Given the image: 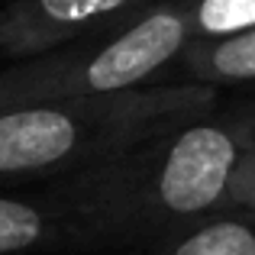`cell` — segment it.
Returning a JSON list of instances; mask_svg holds the SVG:
<instances>
[{"label": "cell", "mask_w": 255, "mask_h": 255, "mask_svg": "<svg viewBox=\"0 0 255 255\" xmlns=\"http://www.w3.org/2000/svg\"><path fill=\"white\" fill-rule=\"evenodd\" d=\"M255 145V100L213 107L75 178L45 184L81 223L87 249H155L178 230L230 207Z\"/></svg>", "instance_id": "1"}, {"label": "cell", "mask_w": 255, "mask_h": 255, "mask_svg": "<svg viewBox=\"0 0 255 255\" xmlns=\"http://www.w3.org/2000/svg\"><path fill=\"white\" fill-rule=\"evenodd\" d=\"M217 104V87L155 84L0 110V187H45L75 178Z\"/></svg>", "instance_id": "2"}, {"label": "cell", "mask_w": 255, "mask_h": 255, "mask_svg": "<svg viewBox=\"0 0 255 255\" xmlns=\"http://www.w3.org/2000/svg\"><path fill=\"white\" fill-rule=\"evenodd\" d=\"M187 45L184 0H155L110 29L0 68V110L174 84V68Z\"/></svg>", "instance_id": "3"}, {"label": "cell", "mask_w": 255, "mask_h": 255, "mask_svg": "<svg viewBox=\"0 0 255 255\" xmlns=\"http://www.w3.org/2000/svg\"><path fill=\"white\" fill-rule=\"evenodd\" d=\"M155 0H6L0 6V55L23 62L136 16Z\"/></svg>", "instance_id": "4"}, {"label": "cell", "mask_w": 255, "mask_h": 255, "mask_svg": "<svg viewBox=\"0 0 255 255\" xmlns=\"http://www.w3.org/2000/svg\"><path fill=\"white\" fill-rule=\"evenodd\" d=\"M49 249H87L81 223L42 187L29 194L0 191V255Z\"/></svg>", "instance_id": "5"}, {"label": "cell", "mask_w": 255, "mask_h": 255, "mask_svg": "<svg viewBox=\"0 0 255 255\" xmlns=\"http://www.w3.org/2000/svg\"><path fill=\"white\" fill-rule=\"evenodd\" d=\"M174 84H255V29L230 39L191 42L174 68Z\"/></svg>", "instance_id": "6"}, {"label": "cell", "mask_w": 255, "mask_h": 255, "mask_svg": "<svg viewBox=\"0 0 255 255\" xmlns=\"http://www.w3.org/2000/svg\"><path fill=\"white\" fill-rule=\"evenodd\" d=\"M149 255H255V207H223L178 230Z\"/></svg>", "instance_id": "7"}, {"label": "cell", "mask_w": 255, "mask_h": 255, "mask_svg": "<svg viewBox=\"0 0 255 255\" xmlns=\"http://www.w3.org/2000/svg\"><path fill=\"white\" fill-rule=\"evenodd\" d=\"M191 42L230 39L255 29V0H184Z\"/></svg>", "instance_id": "8"}, {"label": "cell", "mask_w": 255, "mask_h": 255, "mask_svg": "<svg viewBox=\"0 0 255 255\" xmlns=\"http://www.w3.org/2000/svg\"><path fill=\"white\" fill-rule=\"evenodd\" d=\"M230 207H255V145L236 171V181H233L230 191Z\"/></svg>", "instance_id": "9"}]
</instances>
